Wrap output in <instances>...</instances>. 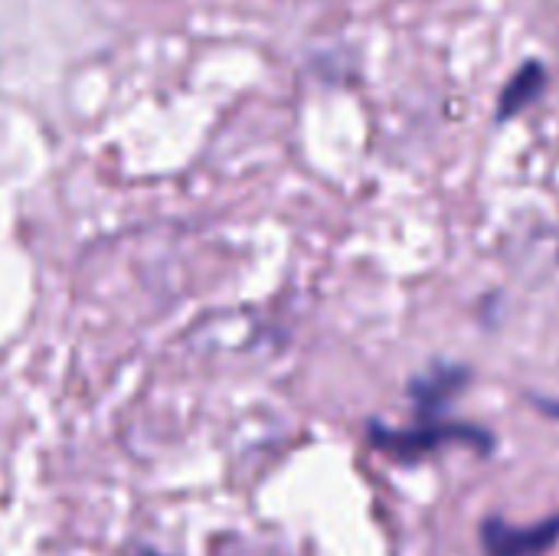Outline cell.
Here are the masks:
<instances>
[{
	"mask_svg": "<svg viewBox=\"0 0 559 556\" xmlns=\"http://www.w3.org/2000/svg\"><path fill=\"white\" fill-rule=\"evenodd\" d=\"M144 556H154V554H144Z\"/></svg>",
	"mask_w": 559,
	"mask_h": 556,
	"instance_id": "cell-6",
	"label": "cell"
},
{
	"mask_svg": "<svg viewBox=\"0 0 559 556\" xmlns=\"http://www.w3.org/2000/svg\"><path fill=\"white\" fill-rule=\"evenodd\" d=\"M547 85V69L540 62H524L504 85L501 102H498V115L501 118H514L518 111H524Z\"/></svg>",
	"mask_w": 559,
	"mask_h": 556,
	"instance_id": "cell-4",
	"label": "cell"
},
{
	"mask_svg": "<svg viewBox=\"0 0 559 556\" xmlns=\"http://www.w3.org/2000/svg\"><path fill=\"white\" fill-rule=\"evenodd\" d=\"M465 380H468V370L455 364H436L423 377H416L409 383V397L419 406V416H436L465 387Z\"/></svg>",
	"mask_w": 559,
	"mask_h": 556,
	"instance_id": "cell-3",
	"label": "cell"
},
{
	"mask_svg": "<svg viewBox=\"0 0 559 556\" xmlns=\"http://www.w3.org/2000/svg\"><path fill=\"white\" fill-rule=\"evenodd\" d=\"M559 541V514L537 524H508L501 518H488L481 524V551L485 556H547Z\"/></svg>",
	"mask_w": 559,
	"mask_h": 556,
	"instance_id": "cell-2",
	"label": "cell"
},
{
	"mask_svg": "<svg viewBox=\"0 0 559 556\" xmlns=\"http://www.w3.org/2000/svg\"><path fill=\"white\" fill-rule=\"evenodd\" d=\"M534 403H537L547 416H557L559 419V403H554V400H534Z\"/></svg>",
	"mask_w": 559,
	"mask_h": 556,
	"instance_id": "cell-5",
	"label": "cell"
},
{
	"mask_svg": "<svg viewBox=\"0 0 559 556\" xmlns=\"http://www.w3.org/2000/svg\"><path fill=\"white\" fill-rule=\"evenodd\" d=\"M370 442L396 459V462H419L429 452L459 442V446H472L478 452L491 449V433L472 423H442L439 416H423V423L416 429H390V426H370Z\"/></svg>",
	"mask_w": 559,
	"mask_h": 556,
	"instance_id": "cell-1",
	"label": "cell"
}]
</instances>
